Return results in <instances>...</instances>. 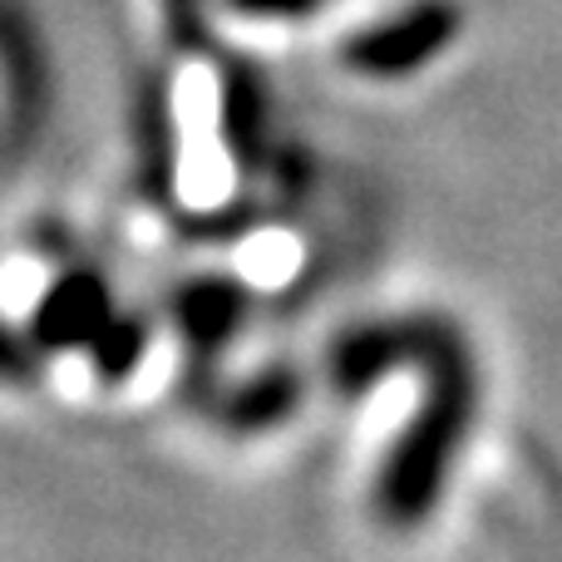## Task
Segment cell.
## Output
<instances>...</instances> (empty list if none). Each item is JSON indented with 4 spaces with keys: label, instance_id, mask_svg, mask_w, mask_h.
<instances>
[{
    "label": "cell",
    "instance_id": "cell-3",
    "mask_svg": "<svg viewBox=\"0 0 562 562\" xmlns=\"http://www.w3.org/2000/svg\"><path fill=\"white\" fill-rule=\"evenodd\" d=\"M178 336H154L144 346V356H138V370L128 375L124 385V400H134V405H144V400H158L168 385H173L178 375Z\"/></svg>",
    "mask_w": 562,
    "mask_h": 562
},
{
    "label": "cell",
    "instance_id": "cell-2",
    "mask_svg": "<svg viewBox=\"0 0 562 562\" xmlns=\"http://www.w3.org/2000/svg\"><path fill=\"white\" fill-rule=\"evenodd\" d=\"M301 272V237L286 227H257L243 247H237V277L257 291H277Z\"/></svg>",
    "mask_w": 562,
    "mask_h": 562
},
{
    "label": "cell",
    "instance_id": "cell-1",
    "mask_svg": "<svg viewBox=\"0 0 562 562\" xmlns=\"http://www.w3.org/2000/svg\"><path fill=\"white\" fill-rule=\"evenodd\" d=\"M173 109V193L183 213H223L243 188V154H237L233 85L213 59H183L168 79Z\"/></svg>",
    "mask_w": 562,
    "mask_h": 562
},
{
    "label": "cell",
    "instance_id": "cell-4",
    "mask_svg": "<svg viewBox=\"0 0 562 562\" xmlns=\"http://www.w3.org/2000/svg\"><path fill=\"white\" fill-rule=\"evenodd\" d=\"M49 385H55L65 400H89L94 395V366H89L85 350H65L59 366L49 370Z\"/></svg>",
    "mask_w": 562,
    "mask_h": 562
},
{
    "label": "cell",
    "instance_id": "cell-5",
    "mask_svg": "<svg viewBox=\"0 0 562 562\" xmlns=\"http://www.w3.org/2000/svg\"><path fill=\"white\" fill-rule=\"evenodd\" d=\"M0 99H5V55H0Z\"/></svg>",
    "mask_w": 562,
    "mask_h": 562
}]
</instances>
